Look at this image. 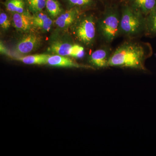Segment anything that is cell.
<instances>
[{
    "mask_svg": "<svg viewBox=\"0 0 156 156\" xmlns=\"http://www.w3.org/2000/svg\"><path fill=\"white\" fill-rule=\"evenodd\" d=\"M151 50L148 44L131 41L124 42L112 53L108 66L145 71L144 62L151 54Z\"/></svg>",
    "mask_w": 156,
    "mask_h": 156,
    "instance_id": "cell-1",
    "label": "cell"
},
{
    "mask_svg": "<svg viewBox=\"0 0 156 156\" xmlns=\"http://www.w3.org/2000/svg\"><path fill=\"white\" fill-rule=\"evenodd\" d=\"M111 49L107 46H104L95 50L89 55L88 62L90 66L97 69L109 67L108 62L112 53Z\"/></svg>",
    "mask_w": 156,
    "mask_h": 156,
    "instance_id": "cell-8",
    "label": "cell"
},
{
    "mask_svg": "<svg viewBox=\"0 0 156 156\" xmlns=\"http://www.w3.org/2000/svg\"><path fill=\"white\" fill-rule=\"evenodd\" d=\"M124 2L132 9L145 16L156 7V0H125Z\"/></svg>",
    "mask_w": 156,
    "mask_h": 156,
    "instance_id": "cell-13",
    "label": "cell"
},
{
    "mask_svg": "<svg viewBox=\"0 0 156 156\" xmlns=\"http://www.w3.org/2000/svg\"><path fill=\"white\" fill-rule=\"evenodd\" d=\"M83 11L77 8L66 9L58 17L54 20L51 32H67L71 26Z\"/></svg>",
    "mask_w": 156,
    "mask_h": 156,
    "instance_id": "cell-7",
    "label": "cell"
},
{
    "mask_svg": "<svg viewBox=\"0 0 156 156\" xmlns=\"http://www.w3.org/2000/svg\"><path fill=\"white\" fill-rule=\"evenodd\" d=\"M101 1H102V0H101ZM125 1V0H124V1Z\"/></svg>",
    "mask_w": 156,
    "mask_h": 156,
    "instance_id": "cell-21",
    "label": "cell"
},
{
    "mask_svg": "<svg viewBox=\"0 0 156 156\" xmlns=\"http://www.w3.org/2000/svg\"><path fill=\"white\" fill-rule=\"evenodd\" d=\"M27 10L32 14L44 10L47 0H24Z\"/></svg>",
    "mask_w": 156,
    "mask_h": 156,
    "instance_id": "cell-18",
    "label": "cell"
},
{
    "mask_svg": "<svg viewBox=\"0 0 156 156\" xmlns=\"http://www.w3.org/2000/svg\"><path fill=\"white\" fill-rule=\"evenodd\" d=\"M85 48L75 41L69 32H51L47 53L82 58L85 55Z\"/></svg>",
    "mask_w": 156,
    "mask_h": 156,
    "instance_id": "cell-3",
    "label": "cell"
},
{
    "mask_svg": "<svg viewBox=\"0 0 156 156\" xmlns=\"http://www.w3.org/2000/svg\"><path fill=\"white\" fill-rule=\"evenodd\" d=\"M50 54H34L18 56L15 58L16 60L21 62L27 65H45L47 64V61Z\"/></svg>",
    "mask_w": 156,
    "mask_h": 156,
    "instance_id": "cell-15",
    "label": "cell"
},
{
    "mask_svg": "<svg viewBox=\"0 0 156 156\" xmlns=\"http://www.w3.org/2000/svg\"><path fill=\"white\" fill-rule=\"evenodd\" d=\"M66 9L77 8L83 12L97 8L101 0H59Z\"/></svg>",
    "mask_w": 156,
    "mask_h": 156,
    "instance_id": "cell-12",
    "label": "cell"
},
{
    "mask_svg": "<svg viewBox=\"0 0 156 156\" xmlns=\"http://www.w3.org/2000/svg\"><path fill=\"white\" fill-rule=\"evenodd\" d=\"M1 53L2 54H5V55L8 54L7 50H6L5 48V47L4 46L2 42V41H1Z\"/></svg>",
    "mask_w": 156,
    "mask_h": 156,
    "instance_id": "cell-20",
    "label": "cell"
},
{
    "mask_svg": "<svg viewBox=\"0 0 156 156\" xmlns=\"http://www.w3.org/2000/svg\"><path fill=\"white\" fill-rule=\"evenodd\" d=\"M66 9L59 0H47L45 11L54 20L63 13Z\"/></svg>",
    "mask_w": 156,
    "mask_h": 156,
    "instance_id": "cell-14",
    "label": "cell"
},
{
    "mask_svg": "<svg viewBox=\"0 0 156 156\" xmlns=\"http://www.w3.org/2000/svg\"><path fill=\"white\" fill-rule=\"evenodd\" d=\"M42 34L36 29L19 33L14 44V52L20 56H24L38 50L44 42Z\"/></svg>",
    "mask_w": 156,
    "mask_h": 156,
    "instance_id": "cell-6",
    "label": "cell"
},
{
    "mask_svg": "<svg viewBox=\"0 0 156 156\" xmlns=\"http://www.w3.org/2000/svg\"><path fill=\"white\" fill-rule=\"evenodd\" d=\"M2 3L9 13H23L29 11L24 0H5Z\"/></svg>",
    "mask_w": 156,
    "mask_h": 156,
    "instance_id": "cell-16",
    "label": "cell"
},
{
    "mask_svg": "<svg viewBox=\"0 0 156 156\" xmlns=\"http://www.w3.org/2000/svg\"><path fill=\"white\" fill-rule=\"evenodd\" d=\"M32 15L34 27L35 29L43 34L52 31L54 20L49 16L44 10Z\"/></svg>",
    "mask_w": 156,
    "mask_h": 156,
    "instance_id": "cell-10",
    "label": "cell"
},
{
    "mask_svg": "<svg viewBox=\"0 0 156 156\" xmlns=\"http://www.w3.org/2000/svg\"><path fill=\"white\" fill-rule=\"evenodd\" d=\"M146 16L131 8L126 2L121 11L120 35L134 38L145 34Z\"/></svg>",
    "mask_w": 156,
    "mask_h": 156,
    "instance_id": "cell-5",
    "label": "cell"
},
{
    "mask_svg": "<svg viewBox=\"0 0 156 156\" xmlns=\"http://www.w3.org/2000/svg\"><path fill=\"white\" fill-rule=\"evenodd\" d=\"M121 12L116 5H106L97 19L98 33L107 43H112L120 35Z\"/></svg>",
    "mask_w": 156,
    "mask_h": 156,
    "instance_id": "cell-4",
    "label": "cell"
},
{
    "mask_svg": "<svg viewBox=\"0 0 156 156\" xmlns=\"http://www.w3.org/2000/svg\"><path fill=\"white\" fill-rule=\"evenodd\" d=\"M89 11L81 13L69 31L77 43L87 49L95 45L98 33V18Z\"/></svg>",
    "mask_w": 156,
    "mask_h": 156,
    "instance_id": "cell-2",
    "label": "cell"
},
{
    "mask_svg": "<svg viewBox=\"0 0 156 156\" xmlns=\"http://www.w3.org/2000/svg\"><path fill=\"white\" fill-rule=\"evenodd\" d=\"M12 25L11 15L7 11L1 9L0 11V29L1 32H5L10 29Z\"/></svg>",
    "mask_w": 156,
    "mask_h": 156,
    "instance_id": "cell-19",
    "label": "cell"
},
{
    "mask_svg": "<svg viewBox=\"0 0 156 156\" xmlns=\"http://www.w3.org/2000/svg\"><path fill=\"white\" fill-rule=\"evenodd\" d=\"M145 35L156 36V7L146 16Z\"/></svg>",
    "mask_w": 156,
    "mask_h": 156,
    "instance_id": "cell-17",
    "label": "cell"
},
{
    "mask_svg": "<svg viewBox=\"0 0 156 156\" xmlns=\"http://www.w3.org/2000/svg\"><path fill=\"white\" fill-rule=\"evenodd\" d=\"M10 13L12 25L18 33H24L35 29L33 15L29 11L23 13Z\"/></svg>",
    "mask_w": 156,
    "mask_h": 156,
    "instance_id": "cell-9",
    "label": "cell"
},
{
    "mask_svg": "<svg viewBox=\"0 0 156 156\" xmlns=\"http://www.w3.org/2000/svg\"><path fill=\"white\" fill-rule=\"evenodd\" d=\"M47 64L54 67L93 68L90 66L79 64L73 60L69 57L58 55H50Z\"/></svg>",
    "mask_w": 156,
    "mask_h": 156,
    "instance_id": "cell-11",
    "label": "cell"
}]
</instances>
